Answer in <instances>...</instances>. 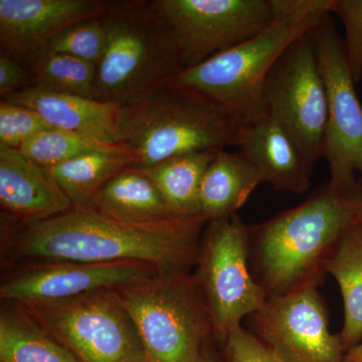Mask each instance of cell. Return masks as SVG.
<instances>
[{
	"instance_id": "484cf974",
	"label": "cell",
	"mask_w": 362,
	"mask_h": 362,
	"mask_svg": "<svg viewBox=\"0 0 362 362\" xmlns=\"http://www.w3.org/2000/svg\"><path fill=\"white\" fill-rule=\"evenodd\" d=\"M106 45V30L100 16L78 21L65 28L51 40L47 49L98 65Z\"/></svg>"
},
{
	"instance_id": "f1b7e54d",
	"label": "cell",
	"mask_w": 362,
	"mask_h": 362,
	"mask_svg": "<svg viewBox=\"0 0 362 362\" xmlns=\"http://www.w3.org/2000/svg\"><path fill=\"white\" fill-rule=\"evenodd\" d=\"M334 0H270L274 21H283L313 32L327 14Z\"/></svg>"
},
{
	"instance_id": "7a4b0ae2",
	"label": "cell",
	"mask_w": 362,
	"mask_h": 362,
	"mask_svg": "<svg viewBox=\"0 0 362 362\" xmlns=\"http://www.w3.org/2000/svg\"><path fill=\"white\" fill-rule=\"evenodd\" d=\"M359 221L349 194L327 185L300 206L250 230L269 296L318 285L342 235Z\"/></svg>"
},
{
	"instance_id": "836d02e7",
	"label": "cell",
	"mask_w": 362,
	"mask_h": 362,
	"mask_svg": "<svg viewBox=\"0 0 362 362\" xmlns=\"http://www.w3.org/2000/svg\"><path fill=\"white\" fill-rule=\"evenodd\" d=\"M211 341L207 344L206 349H204L202 362H221V359L218 358V354L214 351V347L211 346Z\"/></svg>"
},
{
	"instance_id": "d4e9b609",
	"label": "cell",
	"mask_w": 362,
	"mask_h": 362,
	"mask_svg": "<svg viewBox=\"0 0 362 362\" xmlns=\"http://www.w3.org/2000/svg\"><path fill=\"white\" fill-rule=\"evenodd\" d=\"M124 147L120 144H106L89 136L54 127L33 136L20 150L42 168H52L87 154L116 151Z\"/></svg>"
},
{
	"instance_id": "8fae6325",
	"label": "cell",
	"mask_w": 362,
	"mask_h": 362,
	"mask_svg": "<svg viewBox=\"0 0 362 362\" xmlns=\"http://www.w3.org/2000/svg\"><path fill=\"white\" fill-rule=\"evenodd\" d=\"M175 35L181 70L263 33L274 23L270 0H152Z\"/></svg>"
},
{
	"instance_id": "8992f818",
	"label": "cell",
	"mask_w": 362,
	"mask_h": 362,
	"mask_svg": "<svg viewBox=\"0 0 362 362\" xmlns=\"http://www.w3.org/2000/svg\"><path fill=\"white\" fill-rule=\"evenodd\" d=\"M309 33L303 26L275 21L252 39L177 71L165 84L218 105L240 127L250 125L268 116L265 90L272 68L295 40Z\"/></svg>"
},
{
	"instance_id": "7402d4cb",
	"label": "cell",
	"mask_w": 362,
	"mask_h": 362,
	"mask_svg": "<svg viewBox=\"0 0 362 362\" xmlns=\"http://www.w3.org/2000/svg\"><path fill=\"white\" fill-rule=\"evenodd\" d=\"M337 280L344 305V322L339 333L345 352L362 338V221L342 235L326 265Z\"/></svg>"
},
{
	"instance_id": "d6a6232c",
	"label": "cell",
	"mask_w": 362,
	"mask_h": 362,
	"mask_svg": "<svg viewBox=\"0 0 362 362\" xmlns=\"http://www.w3.org/2000/svg\"><path fill=\"white\" fill-rule=\"evenodd\" d=\"M343 362H362V343L347 350L343 356Z\"/></svg>"
},
{
	"instance_id": "e0dca14e",
	"label": "cell",
	"mask_w": 362,
	"mask_h": 362,
	"mask_svg": "<svg viewBox=\"0 0 362 362\" xmlns=\"http://www.w3.org/2000/svg\"><path fill=\"white\" fill-rule=\"evenodd\" d=\"M237 147L263 178L279 192L303 194L312 173L286 131L271 116L240 127Z\"/></svg>"
},
{
	"instance_id": "ac0fdd59",
	"label": "cell",
	"mask_w": 362,
	"mask_h": 362,
	"mask_svg": "<svg viewBox=\"0 0 362 362\" xmlns=\"http://www.w3.org/2000/svg\"><path fill=\"white\" fill-rule=\"evenodd\" d=\"M93 209L125 223H163L180 218L160 190L141 169L129 168L117 175L98 192Z\"/></svg>"
},
{
	"instance_id": "9c48e42d",
	"label": "cell",
	"mask_w": 362,
	"mask_h": 362,
	"mask_svg": "<svg viewBox=\"0 0 362 362\" xmlns=\"http://www.w3.org/2000/svg\"><path fill=\"white\" fill-rule=\"evenodd\" d=\"M268 115L286 131L312 173L323 157L328 99L312 33L295 40L267 78Z\"/></svg>"
},
{
	"instance_id": "30bf717a",
	"label": "cell",
	"mask_w": 362,
	"mask_h": 362,
	"mask_svg": "<svg viewBox=\"0 0 362 362\" xmlns=\"http://www.w3.org/2000/svg\"><path fill=\"white\" fill-rule=\"evenodd\" d=\"M328 99L323 157L328 162V187L350 194L362 175V104L350 74L343 39L331 14L312 32Z\"/></svg>"
},
{
	"instance_id": "603a6c76",
	"label": "cell",
	"mask_w": 362,
	"mask_h": 362,
	"mask_svg": "<svg viewBox=\"0 0 362 362\" xmlns=\"http://www.w3.org/2000/svg\"><path fill=\"white\" fill-rule=\"evenodd\" d=\"M216 151L190 152L139 169L153 181L176 216H199L202 180Z\"/></svg>"
},
{
	"instance_id": "83f0119b",
	"label": "cell",
	"mask_w": 362,
	"mask_h": 362,
	"mask_svg": "<svg viewBox=\"0 0 362 362\" xmlns=\"http://www.w3.org/2000/svg\"><path fill=\"white\" fill-rule=\"evenodd\" d=\"M332 13L344 26L345 54L350 74L357 83L362 78V0H334Z\"/></svg>"
},
{
	"instance_id": "ffe728a7",
	"label": "cell",
	"mask_w": 362,
	"mask_h": 362,
	"mask_svg": "<svg viewBox=\"0 0 362 362\" xmlns=\"http://www.w3.org/2000/svg\"><path fill=\"white\" fill-rule=\"evenodd\" d=\"M0 362L78 361L21 305L4 302L0 313Z\"/></svg>"
},
{
	"instance_id": "1f68e13d",
	"label": "cell",
	"mask_w": 362,
	"mask_h": 362,
	"mask_svg": "<svg viewBox=\"0 0 362 362\" xmlns=\"http://www.w3.org/2000/svg\"><path fill=\"white\" fill-rule=\"evenodd\" d=\"M349 195L350 197H351L352 202H354V206L356 207L357 213H358L362 221V175L361 180L357 181L356 188L350 192Z\"/></svg>"
},
{
	"instance_id": "4fadbf2b",
	"label": "cell",
	"mask_w": 362,
	"mask_h": 362,
	"mask_svg": "<svg viewBox=\"0 0 362 362\" xmlns=\"http://www.w3.org/2000/svg\"><path fill=\"white\" fill-rule=\"evenodd\" d=\"M156 267L141 262L25 263L0 286L2 302L18 304L62 301L103 289H116L158 275Z\"/></svg>"
},
{
	"instance_id": "7c38bea8",
	"label": "cell",
	"mask_w": 362,
	"mask_h": 362,
	"mask_svg": "<svg viewBox=\"0 0 362 362\" xmlns=\"http://www.w3.org/2000/svg\"><path fill=\"white\" fill-rule=\"evenodd\" d=\"M316 285L269 297L255 316L259 340L281 362H343L339 334L329 320Z\"/></svg>"
},
{
	"instance_id": "ba28073f",
	"label": "cell",
	"mask_w": 362,
	"mask_h": 362,
	"mask_svg": "<svg viewBox=\"0 0 362 362\" xmlns=\"http://www.w3.org/2000/svg\"><path fill=\"white\" fill-rule=\"evenodd\" d=\"M250 228L238 214L209 221L202 238L197 282L206 299L214 339L223 344L243 319L261 310L269 299L247 265Z\"/></svg>"
},
{
	"instance_id": "cb8c5ba5",
	"label": "cell",
	"mask_w": 362,
	"mask_h": 362,
	"mask_svg": "<svg viewBox=\"0 0 362 362\" xmlns=\"http://www.w3.org/2000/svg\"><path fill=\"white\" fill-rule=\"evenodd\" d=\"M23 64L32 73L35 84L98 100L94 64L49 49L33 54Z\"/></svg>"
},
{
	"instance_id": "d6986e66",
	"label": "cell",
	"mask_w": 362,
	"mask_h": 362,
	"mask_svg": "<svg viewBox=\"0 0 362 362\" xmlns=\"http://www.w3.org/2000/svg\"><path fill=\"white\" fill-rule=\"evenodd\" d=\"M263 178L240 152L220 149L209 164L199 192V213L207 221L237 214Z\"/></svg>"
},
{
	"instance_id": "9a60e30c",
	"label": "cell",
	"mask_w": 362,
	"mask_h": 362,
	"mask_svg": "<svg viewBox=\"0 0 362 362\" xmlns=\"http://www.w3.org/2000/svg\"><path fill=\"white\" fill-rule=\"evenodd\" d=\"M0 206L16 223L49 220L74 209L49 169L20 149L0 147Z\"/></svg>"
},
{
	"instance_id": "277c9868",
	"label": "cell",
	"mask_w": 362,
	"mask_h": 362,
	"mask_svg": "<svg viewBox=\"0 0 362 362\" xmlns=\"http://www.w3.org/2000/svg\"><path fill=\"white\" fill-rule=\"evenodd\" d=\"M107 45L97 65L98 100L122 107L181 70L173 30L151 1H108Z\"/></svg>"
},
{
	"instance_id": "2e32d148",
	"label": "cell",
	"mask_w": 362,
	"mask_h": 362,
	"mask_svg": "<svg viewBox=\"0 0 362 362\" xmlns=\"http://www.w3.org/2000/svg\"><path fill=\"white\" fill-rule=\"evenodd\" d=\"M23 105L42 115L52 126L89 136L106 144H118L116 104L35 84L2 98Z\"/></svg>"
},
{
	"instance_id": "5bb4252c",
	"label": "cell",
	"mask_w": 362,
	"mask_h": 362,
	"mask_svg": "<svg viewBox=\"0 0 362 362\" xmlns=\"http://www.w3.org/2000/svg\"><path fill=\"white\" fill-rule=\"evenodd\" d=\"M107 6L102 0H0V51L25 63L65 28L103 16Z\"/></svg>"
},
{
	"instance_id": "3957f363",
	"label": "cell",
	"mask_w": 362,
	"mask_h": 362,
	"mask_svg": "<svg viewBox=\"0 0 362 362\" xmlns=\"http://www.w3.org/2000/svg\"><path fill=\"white\" fill-rule=\"evenodd\" d=\"M240 124L194 93L162 84L119 109L118 144L146 168L190 152L237 146Z\"/></svg>"
},
{
	"instance_id": "44dd1931",
	"label": "cell",
	"mask_w": 362,
	"mask_h": 362,
	"mask_svg": "<svg viewBox=\"0 0 362 362\" xmlns=\"http://www.w3.org/2000/svg\"><path fill=\"white\" fill-rule=\"evenodd\" d=\"M138 163L139 159L134 152L124 147L116 151L87 154L47 169L74 209H93L98 192L117 175L136 168Z\"/></svg>"
},
{
	"instance_id": "4316f807",
	"label": "cell",
	"mask_w": 362,
	"mask_h": 362,
	"mask_svg": "<svg viewBox=\"0 0 362 362\" xmlns=\"http://www.w3.org/2000/svg\"><path fill=\"white\" fill-rule=\"evenodd\" d=\"M54 128L37 112L13 102H0V147L21 149L28 140Z\"/></svg>"
},
{
	"instance_id": "52a82bcc",
	"label": "cell",
	"mask_w": 362,
	"mask_h": 362,
	"mask_svg": "<svg viewBox=\"0 0 362 362\" xmlns=\"http://www.w3.org/2000/svg\"><path fill=\"white\" fill-rule=\"evenodd\" d=\"M20 305L78 362H147L135 324L117 289Z\"/></svg>"
},
{
	"instance_id": "f546056e",
	"label": "cell",
	"mask_w": 362,
	"mask_h": 362,
	"mask_svg": "<svg viewBox=\"0 0 362 362\" xmlns=\"http://www.w3.org/2000/svg\"><path fill=\"white\" fill-rule=\"evenodd\" d=\"M221 347V362H281L258 337L238 326L228 333Z\"/></svg>"
},
{
	"instance_id": "5b68a950",
	"label": "cell",
	"mask_w": 362,
	"mask_h": 362,
	"mask_svg": "<svg viewBox=\"0 0 362 362\" xmlns=\"http://www.w3.org/2000/svg\"><path fill=\"white\" fill-rule=\"evenodd\" d=\"M116 289L147 362H202L214 328L194 274H158Z\"/></svg>"
},
{
	"instance_id": "6da1fadb",
	"label": "cell",
	"mask_w": 362,
	"mask_h": 362,
	"mask_svg": "<svg viewBox=\"0 0 362 362\" xmlns=\"http://www.w3.org/2000/svg\"><path fill=\"white\" fill-rule=\"evenodd\" d=\"M8 221L2 255L20 263L134 261L156 267L159 274L190 273L197 267L209 223L199 214L139 225L80 209L39 223Z\"/></svg>"
},
{
	"instance_id": "4dcf8cb0",
	"label": "cell",
	"mask_w": 362,
	"mask_h": 362,
	"mask_svg": "<svg viewBox=\"0 0 362 362\" xmlns=\"http://www.w3.org/2000/svg\"><path fill=\"white\" fill-rule=\"evenodd\" d=\"M35 85L32 73L18 59L0 54V95L2 98Z\"/></svg>"
}]
</instances>
